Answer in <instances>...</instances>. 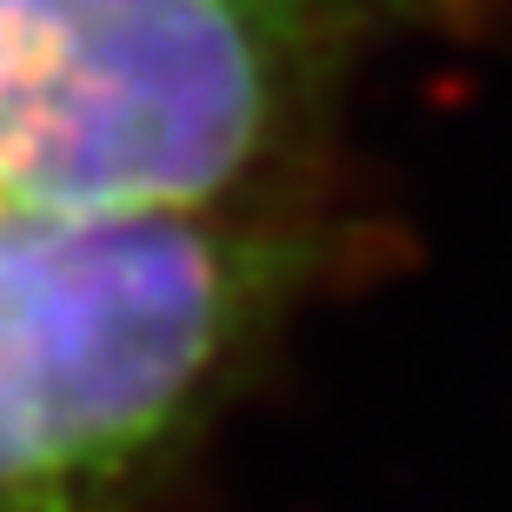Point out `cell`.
<instances>
[{"label":"cell","instance_id":"1","mask_svg":"<svg viewBox=\"0 0 512 512\" xmlns=\"http://www.w3.org/2000/svg\"><path fill=\"white\" fill-rule=\"evenodd\" d=\"M326 233L247 213L0 200V512H167L306 300Z\"/></svg>","mask_w":512,"mask_h":512},{"label":"cell","instance_id":"2","mask_svg":"<svg viewBox=\"0 0 512 512\" xmlns=\"http://www.w3.org/2000/svg\"><path fill=\"white\" fill-rule=\"evenodd\" d=\"M459 0H0V200L247 213L300 200L340 94Z\"/></svg>","mask_w":512,"mask_h":512}]
</instances>
